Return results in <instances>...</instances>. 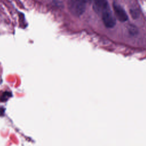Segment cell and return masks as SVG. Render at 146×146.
<instances>
[{
  "label": "cell",
  "instance_id": "obj_5",
  "mask_svg": "<svg viewBox=\"0 0 146 146\" xmlns=\"http://www.w3.org/2000/svg\"><path fill=\"white\" fill-rule=\"evenodd\" d=\"M10 92H4L2 95V96H1V99L2 100H5V101H6L9 97H10Z\"/></svg>",
  "mask_w": 146,
  "mask_h": 146
},
{
  "label": "cell",
  "instance_id": "obj_2",
  "mask_svg": "<svg viewBox=\"0 0 146 146\" xmlns=\"http://www.w3.org/2000/svg\"><path fill=\"white\" fill-rule=\"evenodd\" d=\"M101 15L103 23L107 27L112 28L115 26L116 24V19L112 14L110 7L104 10L101 13Z\"/></svg>",
  "mask_w": 146,
  "mask_h": 146
},
{
  "label": "cell",
  "instance_id": "obj_3",
  "mask_svg": "<svg viewBox=\"0 0 146 146\" xmlns=\"http://www.w3.org/2000/svg\"><path fill=\"white\" fill-rule=\"evenodd\" d=\"M113 9L116 19L122 22H125L128 19V15L124 9L116 2L113 3Z\"/></svg>",
  "mask_w": 146,
  "mask_h": 146
},
{
  "label": "cell",
  "instance_id": "obj_4",
  "mask_svg": "<svg viewBox=\"0 0 146 146\" xmlns=\"http://www.w3.org/2000/svg\"><path fill=\"white\" fill-rule=\"evenodd\" d=\"M109 6L107 0H94L93 9L98 13L101 14Z\"/></svg>",
  "mask_w": 146,
  "mask_h": 146
},
{
  "label": "cell",
  "instance_id": "obj_6",
  "mask_svg": "<svg viewBox=\"0 0 146 146\" xmlns=\"http://www.w3.org/2000/svg\"><path fill=\"white\" fill-rule=\"evenodd\" d=\"M131 15H132V17L133 18H136V17H137L138 16V13L136 11V10H131Z\"/></svg>",
  "mask_w": 146,
  "mask_h": 146
},
{
  "label": "cell",
  "instance_id": "obj_1",
  "mask_svg": "<svg viewBox=\"0 0 146 146\" xmlns=\"http://www.w3.org/2000/svg\"><path fill=\"white\" fill-rule=\"evenodd\" d=\"M87 2L86 0H68V9L74 15L80 16L85 11Z\"/></svg>",
  "mask_w": 146,
  "mask_h": 146
}]
</instances>
